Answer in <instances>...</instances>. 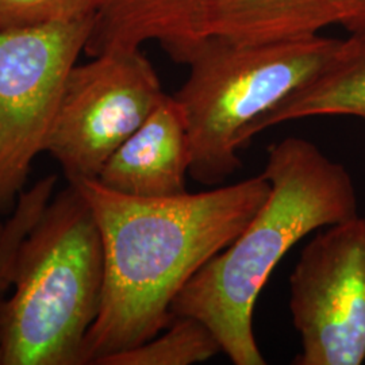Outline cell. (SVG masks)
Listing matches in <instances>:
<instances>
[{
	"mask_svg": "<svg viewBox=\"0 0 365 365\" xmlns=\"http://www.w3.org/2000/svg\"><path fill=\"white\" fill-rule=\"evenodd\" d=\"M330 115L365 120V29L339 39L329 64L313 80L252 123L244 135V144L279 123Z\"/></svg>",
	"mask_w": 365,
	"mask_h": 365,
	"instance_id": "cell-10",
	"label": "cell"
},
{
	"mask_svg": "<svg viewBox=\"0 0 365 365\" xmlns=\"http://www.w3.org/2000/svg\"><path fill=\"white\" fill-rule=\"evenodd\" d=\"M220 352L221 344L206 324L192 317H175L161 336L117 353L102 365H192Z\"/></svg>",
	"mask_w": 365,
	"mask_h": 365,
	"instance_id": "cell-12",
	"label": "cell"
},
{
	"mask_svg": "<svg viewBox=\"0 0 365 365\" xmlns=\"http://www.w3.org/2000/svg\"><path fill=\"white\" fill-rule=\"evenodd\" d=\"M192 163L182 108L165 96L156 110L106 161L98 182L123 195L175 197L187 194Z\"/></svg>",
	"mask_w": 365,
	"mask_h": 365,
	"instance_id": "cell-8",
	"label": "cell"
},
{
	"mask_svg": "<svg viewBox=\"0 0 365 365\" xmlns=\"http://www.w3.org/2000/svg\"><path fill=\"white\" fill-rule=\"evenodd\" d=\"M289 312L300 336L295 365L365 361V218L322 227L289 276Z\"/></svg>",
	"mask_w": 365,
	"mask_h": 365,
	"instance_id": "cell-7",
	"label": "cell"
},
{
	"mask_svg": "<svg viewBox=\"0 0 365 365\" xmlns=\"http://www.w3.org/2000/svg\"><path fill=\"white\" fill-rule=\"evenodd\" d=\"M336 25L327 0H200L188 37L175 57L200 39L261 45L318 36Z\"/></svg>",
	"mask_w": 365,
	"mask_h": 365,
	"instance_id": "cell-9",
	"label": "cell"
},
{
	"mask_svg": "<svg viewBox=\"0 0 365 365\" xmlns=\"http://www.w3.org/2000/svg\"><path fill=\"white\" fill-rule=\"evenodd\" d=\"M93 13L90 0H0V30Z\"/></svg>",
	"mask_w": 365,
	"mask_h": 365,
	"instance_id": "cell-14",
	"label": "cell"
},
{
	"mask_svg": "<svg viewBox=\"0 0 365 365\" xmlns=\"http://www.w3.org/2000/svg\"><path fill=\"white\" fill-rule=\"evenodd\" d=\"M3 229H4V222L0 221V235L3 233Z\"/></svg>",
	"mask_w": 365,
	"mask_h": 365,
	"instance_id": "cell-16",
	"label": "cell"
},
{
	"mask_svg": "<svg viewBox=\"0 0 365 365\" xmlns=\"http://www.w3.org/2000/svg\"><path fill=\"white\" fill-rule=\"evenodd\" d=\"M73 185L90 203L103 242L102 304L81 354V364L98 365L170 327L182 287L235 241L271 191L262 173L175 197L123 195L98 180Z\"/></svg>",
	"mask_w": 365,
	"mask_h": 365,
	"instance_id": "cell-1",
	"label": "cell"
},
{
	"mask_svg": "<svg viewBox=\"0 0 365 365\" xmlns=\"http://www.w3.org/2000/svg\"><path fill=\"white\" fill-rule=\"evenodd\" d=\"M339 43L319 34L261 45L194 42L180 61L190 75L173 95L190 137V176L207 187L225 182L242 164L237 152L249 126L313 80Z\"/></svg>",
	"mask_w": 365,
	"mask_h": 365,
	"instance_id": "cell-4",
	"label": "cell"
},
{
	"mask_svg": "<svg viewBox=\"0 0 365 365\" xmlns=\"http://www.w3.org/2000/svg\"><path fill=\"white\" fill-rule=\"evenodd\" d=\"M56 184L57 176L51 175L24 191L16 200L10 220L4 222V229L0 235V302L6 298L10 287H13L18 250L51 202Z\"/></svg>",
	"mask_w": 365,
	"mask_h": 365,
	"instance_id": "cell-13",
	"label": "cell"
},
{
	"mask_svg": "<svg viewBox=\"0 0 365 365\" xmlns=\"http://www.w3.org/2000/svg\"><path fill=\"white\" fill-rule=\"evenodd\" d=\"M103 286L98 222L78 187L69 184L18 250L13 295L0 302V365H81Z\"/></svg>",
	"mask_w": 365,
	"mask_h": 365,
	"instance_id": "cell-3",
	"label": "cell"
},
{
	"mask_svg": "<svg viewBox=\"0 0 365 365\" xmlns=\"http://www.w3.org/2000/svg\"><path fill=\"white\" fill-rule=\"evenodd\" d=\"M336 25L353 31L365 29V0H327Z\"/></svg>",
	"mask_w": 365,
	"mask_h": 365,
	"instance_id": "cell-15",
	"label": "cell"
},
{
	"mask_svg": "<svg viewBox=\"0 0 365 365\" xmlns=\"http://www.w3.org/2000/svg\"><path fill=\"white\" fill-rule=\"evenodd\" d=\"M92 58L69 72L43 145L69 184L96 180L106 161L167 96L140 49Z\"/></svg>",
	"mask_w": 365,
	"mask_h": 365,
	"instance_id": "cell-6",
	"label": "cell"
},
{
	"mask_svg": "<svg viewBox=\"0 0 365 365\" xmlns=\"http://www.w3.org/2000/svg\"><path fill=\"white\" fill-rule=\"evenodd\" d=\"M93 10L91 57L111 51L140 49L157 41L175 60L182 51L200 0H90Z\"/></svg>",
	"mask_w": 365,
	"mask_h": 365,
	"instance_id": "cell-11",
	"label": "cell"
},
{
	"mask_svg": "<svg viewBox=\"0 0 365 365\" xmlns=\"http://www.w3.org/2000/svg\"><path fill=\"white\" fill-rule=\"evenodd\" d=\"M262 175L271 184L262 206L170 307L173 318L206 324L235 365L267 363L253 333V310L279 261L312 232L359 215L351 173L307 140L288 137L271 145Z\"/></svg>",
	"mask_w": 365,
	"mask_h": 365,
	"instance_id": "cell-2",
	"label": "cell"
},
{
	"mask_svg": "<svg viewBox=\"0 0 365 365\" xmlns=\"http://www.w3.org/2000/svg\"><path fill=\"white\" fill-rule=\"evenodd\" d=\"M92 27L87 13L0 30V214L13 212L24 192Z\"/></svg>",
	"mask_w": 365,
	"mask_h": 365,
	"instance_id": "cell-5",
	"label": "cell"
}]
</instances>
